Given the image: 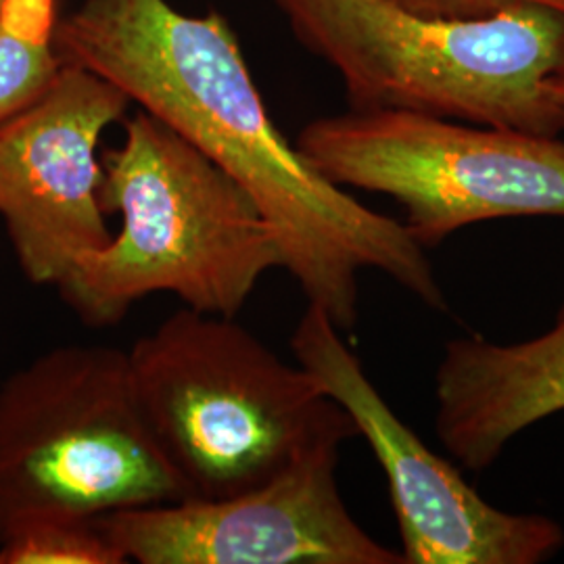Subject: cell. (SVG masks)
<instances>
[{
    "mask_svg": "<svg viewBox=\"0 0 564 564\" xmlns=\"http://www.w3.org/2000/svg\"><path fill=\"white\" fill-rule=\"evenodd\" d=\"M188 500L134 400L128 351L63 345L0 384V540L44 517Z\"/></svg>",
    "mask_w": 564,
    "mask_h": 564,
    "instance_id": "cell-5",
    "label": "cell"
},
{
    "mask_svg": "<svg viewBox=\"0 0 564 564\" xmlns=\"http://www.w3.org/2000/svg\"><path fill=\"white\" fill-rule=\"evenodd\" d=\"M57 0H4L0 9V126L34 101L59 72L53 46Z\"/></svg>",
    "mask_w": 564,
    "mask_h": 564,
    "instance_id": "cell-11",
    "label": "cell"
},
{
    "mask_svg": "<svg viewBox=\"0 0 564 564\" xmlns=\"http://www.w3.org/2000/svg\"><path fill=\"white\" fill-rule=\"evenodd\" d=\"M405 11L444 21L489 20L512 7H544L564 15V0H389Z\"/></svg>",
    "mask_w": 564,
    "mask_h": 564,
    "instance_id": "cell-13",
    "label": "cell"
},
{
    "mask_svg": "<svg viewBox=\"0 0 564 564\" xmlns=\"http://www.w3.org/2000/svg\"><path fill=\"white\" fill-rule=\"evenodd\" d=\"M134 400L188 500L263 485L358 426L303 366L228 316L176 310L128 351Z\"/></svg>",
    "mask_w": 564,
    "mask_h": 564,
    "instance_id": "cell-3",
    "label": "cell"
},
{
    "mask_svg": "<svg viewBox=\"0 0 564 564\" xmlns=\"http://www.w3.org/2000/svg\"><path fill=\"white\" fill-rule=\"evenodd\" d=\"M99 519L44 517L0 540V564H123Z\"/></svg>",
    "mask_w": 564,
    "mask_h": 564,
    "instance_id": "cell-12",
    "label": "cell"
},
{
    "mask_svg": "<svg viewBox=\"0 0 564 564\" xmlns=\"http://www.w3.org/2000/svg\"><path fill=\"white\" fill-rule=\"evenodd\" d=\"M300 366L341 405L372 447L389 484L405 564H540L564 547L542 514L485 502L458 468L433 454L368 379L360 358L321 307L307 303L291 337Z\"/></svg>",
    "mask_w": 564,
    "mask_h": 564,
    "instance_id": "cell-7",
    "label": "cell"
},
{
    "mask_svg": "<svg viewBox=\"0 0 564 564\" xmlns=\"http://www.w3.org/2000/svg\"><path fill=\"white\" fill-rule=\"evenodd\" d=\"M295 147L324 178L400 203L424 249L473 224L564 218V141L400 109L310 121Z\"/></svg>",
    "mask_w": 564,
    "mask_h": 564,
    "instance_id": "cell-6",
    "label": "cell"
},
{
    "mask_svg": "<svg viewBox=\"0 0 564 564\" xmlns=\"http://www.w3.org/2000/svg\"><path fill=\"white\" fill-rule=\"evenodd\" d=\"M547 90L558 102L564 105V65H561L550 78H547Z\"/></svg>",
    "mask_w": 564,
    "mask_h": 564,
    "instance_id": "cell-14",
    "label": "cell"
},
{
    "mask_svg": "<svg viewBox=\"0 0 564 564\" xmlns=\"http://www.w3.org/2000/svg\"><path fill=\"white\" fill-rule=\"evenodd\" d=\"M61 63L113 82L241 184L274 228L286 270L339 330L358 323V274L379 270L445 312L426 249L403 223L324 178L284 139L220 13L186 15L167 0H84L57 18Z\"/></svg>",
    "mask_w": 564,
    "mask_h": 564,
    "instance_id": "cell-1",
    "label": "cell"
},
{
    "mask_svg": "<svg viewBox=\"0 0 564 564\" xmlns=\"http://www.w3.org/2000/svg\"><path fill=\"white\" fill-rule=\"evenodd\" d=\"M435 400L437 435L470 473H485L524 429L564 412V300L554 324L533 339L445 343Z\"/></svg>",
    "mask_w": 564,
    "mask_h": 564,
    "instance_id": "cell-10",
    "label": "cell"
},
{
    "mask_svg": "<svg viewBox=\"0 0 564 564\" xmlns=\"http://www.w3.org/2000/svg\"><path fill=\"white\" fill-rule=\"evenodd\" d=\"M343 442H324L274 479L220 500H181L101 517L139 564H405L349 514L337 485Z\"/></svg>",
    "mask_w": 564,
    "mask_h": 564,
    "instance_id": "cell-8",
    "label": "cell"
},
{
    "mask_svg": "<svg viewBox=\"0 0 564 564\" xmlns=\"http://www.w3.org/2000/svg\"><path fill=\"white\" fill-rule=\"evenodd\" d=\"M2 2H4V0H0V9H2Z\"/></svg>",
    "mask_w": 564,
    "mask_h": 564,
    "instance_id": "cell-15",
    "label": "cell"
},
{
    "mask_svg": "<svg viewBox=\"0 0 564 564\" xmlns=\"http://www.w3.org/2000/svg\"><path fill=\"white\" fill-rule=\"evenodd\" d=\"M102 172V207L120 214V230L55 284L86 326H116L153 293L237 318L263 274L282 268L276 232L249 193L155 116L126 121Z\"/></svg>",
    "mask_w": 564,
    "mask_h": 564,
    "instance_id": "cell-2",
    "label": "cell"
},
{
    "mask_svg": "<svg viewBox=\"0 0 564 564\" xmlns=\"http://www.w3.org/2000/svg\"><path fill=\"white\" fill-rule=\"evenodd\" d=\"M130 105L113 82L61 63L41 95L0 126V220L28 281L55 286L111 239L97 151Z\"/></svg>",
    "mask_w": 564,
    "mask_h": 564,
    "instance_id": "cell-9",
    "label": "cell"
},
{
    "mask_svg": "<svg viewBox=\"0 0 564 564\" xmlns=\"http://www.w3.org/2000/svg\"><path fill=\"white\" fill-rule=\"evenodd\" d=\"M303 48L343 82L349 109H400L531 134H564L547 78L564 65V15L512 7L429 20L389 0H272Z\"/></svg>",
    "mask_w": 564,
    "mask_h": 564,
    "instance_id": "cell-4",
    "label": "cell"
}]
</instances>
